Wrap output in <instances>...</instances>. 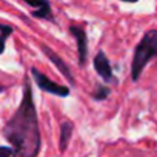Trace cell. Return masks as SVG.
I'll return each instance as SVG.
<instances>
[{
  "label": "cell",
  "mask_w": 157,
  "mask_h": 157,
  "mask_svg": "<svg viewBox=\"0 0 157 157\" xmlns=\"http://www.w3.org/2000/svg\"><path fill=\"white\" fill-rule=\"evenodd\" d=\"M3 136L13 145L19 157H37L40 154L42 136L39 117L33 99V88L26 77L23 80L20 105L5 123Z\"/></svg>",
  "instance_id": "cell-1"
},
{
  "label": "cell",
  "mask_w": 157,
  "mask_h": 157,
  "mask_svg": "<svg viewBox=\"0 0 157 157\" xmlns=\"http://www.w3.org/2000/svg\"><path fill=\"white\" fill-rule=\"evenodd\" d=\"M154 57H157V29H149L143 34L137 46L134 48L132 62H131V80L132 82H139L145 66Z\"/></svg>",
  "instance_id": "cell-2"
},
{
  "label": "cell",
  "mask_w": 157,
  "mask_h": 157,
  "mask_svg": "<svg viewBox=\"0 0 157 157\" xmlns=\"http://www.w3.org/2000/svg\"><path fill=\"white\" fill-rule=\"evenodd\" d=\"M31 74H33V77H34V80H36L37 86H39L42 91L49 93V94L57 96V97H68V96H69L71 91H69L68 86L60 85V83L51 80V78H48V77H46L42 71H39L36 66L31 68Z\"/></svg>",
  "instance_id": "cell-3"
},
{
  "label": "cell",
  "mask_w": 157,
  "mask_h": 157,
  "mask_svg": "<svg viewBox=\"0 0 157 157\" xmlns=\"http://www.w3.org/2000/svg\"><path fill=\"white\" fill-rule=\"evenodd\" d=\"M69 33L75 39L77 43V56H78V65L85 66L86 59H88V36L83 26L80 25H69Z\"/></svg>",
  "instance_id": "cell-4"
},
{
  "label": "cell",
  "mask_w": 157,
  "mask_h": 157,
  "mask_svg": "<svg viewBox=\"0 0 157 157\" xmlns=\"http://www.w3.org/2000/svg\"><path fill=\"white\" fill-rule=\"evenodd\" d=\"M93 65H94L96 72L99 74V77L102 78L105 83L116 82V77H114V74H113V68H111L109 59L106 57V54H105L103 51H99V52L94 56Z\"/></svg>",
  "instance_id": "cell-5"
},
{
  "label": "cell",
  "mask_w": 157,
  "mask_h": 157,
  "mask_svg": "<svg viewBox=\"0 0 157 157\" xmlns=\"http://www.w3.org/2000/svg\"><path fill=\"white\" fill-rule=\"evenodd\" d=\"M42 51H43V54L52 62V65L62 72V75L66 78V80L69 82V85H75V78L72 77V74H71V71H69V68H68V65H66V62L57 54V52H54L49 46H46V45H42Z\"/></svg>",
  "instance_id": "cell-6"
},
{
  "label": "cell",
  "mask_w": 157,
  "mask_h": 157,
  "mask_svg": "<svg viewBox=\"0 0 157 157\" xmlns=\"http://www.w3.org/2000/svg\"><path fill=\"white\" fill-rule=\"evenodd\" d=\"M25 3L33 8V11H31L33 17L54 22V16H52V10H51L49 2H46V0H26Z\"/></svg>",
  "instance_id": "cell-7"
},
{
  "label": "cell",
  "mask_w": 157,
  "mask_h": 157,
  "mask_svg": "<svg viewBox=\"0 0 157 157\" xmlns=\"http://www.w3.org/2000/svg\"><path fill=\"white\" fill-rule=\"evenodd\" d=\"M72 129H74V125L69 120H65V122L60 123V139H59V149H60V152L66 151L68 143L71 140Z\"/></svg>",
  "instance_id": "cell-8"
},
{
  "label": "cell",
  "mask_w": 157,
  "mask_h": 157,
  "mask_svg": "<svg viewBox=\"0 0 157 157\" xmlns=\"http://www.w3.org/2000/svg\"><path fill=\"white\" fill-rule=\"evenodd\" d=\"M109 94H111V90H109L108 86H105V85H99V86L96 88V91L93 93V99H94L96 102H103V100L108 99Z\"/></svg>",
  "instance_id": "cell-9"
},
{
  "label": "cell",
  "mask_w": 157,
  "mask_h": 157,
  "mask_svg": "<svg viewBox=\"0 0 157 157\" xmlns=\"http://www.w3.org/2000/svg\"><path fill=\"white\" fill-rule=\"evenodd\" d=\"M0 29H2V52H3L5 45H6V40H8V36H10L14 29H13V26H10V25H6V23L0 25Z\"/></svg>",
  "instance_id": "cell-10"
},
{
  "label": "cell",
  "mask_w": 157,
  "mask_h": 157,
  "mask_svg": "<svg viewBox=\"0 0 157 157\" xmlns=\"http://www.w3.org/2000/svg\"><path fill=\"white\" fill-rule=\"evenodd\" d=\"M2 157H19V155H17V152L14 151V148L2 146Z\"/></svg>",
  "instance_id": "cell-11"
}]
</instances>
